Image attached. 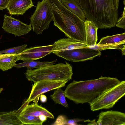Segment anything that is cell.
Returning <instances> with one entry per match:
<instances>
[{
	"mask_svg": "<svg viewBox=\"0 0 125 125\" xmlns=\"http://www.w3.org/2000/svg\"><path fill=\"white\" fill-rule=\"evenodd\" d=\"M57 61L55 60L52 61L42 62L38 61H24L22 63L16 64L14 67L17 68L26 67L27 68L37 69L44 66L54 64Z\"/></svg>",
	"mask_w": 125,
	"mask_h": 125,
	"instance_id": "d6986e66",
	"label": "cell"
},
{
	"mask_svg": "<svg viewBox=\"0 0 125 125\" xmlns=\"http://www.w3.org/2000/svg\"><path fill=\"white\" fill-rule=\"evenodd\" d=\"M53 47V44L25 48L17 54L18 60L24 61H34L43 58L52 53Z\"/></svg>",
	"mask_w": 125,
	"mask_h": 125,
	"instance_id": "30bf717a",
	"label": "cell"
},
{
	"mask_svg": "<svg viewBox=\"0 0 125 125\" xmlns=\"http://www.w3.org/2000/svg\"><path fill=\"white\" fill-rule=\"evenodd\" d=\"M30 24L37 35L41 34L48 29L53 16L50 7L46 0L38 2L35 10L30 18Z\"/></svg>",
	"mask_w": 125,
	"mask_h": 125,
	"instance_id": "8992f818",
	"label": "cell"
},
{
	"mask_svg": "<svg viewBox=\"0 0 125 125\" xmlns=\"http://www.w3.org/2000/svg\"><path fill=\"white\" fill-rule=\"evenodd\" d=\"M39 117L40 120L43 122L47 119V117L46 116L43 115H40Z\"/></svg>",
	"mask_w": 125,
	"mask_h": 125,
	"instance_id": "f1b7e54d",
	"label": "cell"
},
{
	"mask_svg": "<svg viewBox=\"0 0 125 125\" xmlns=\"http://www.w3.org/2000/svg\"><path fill=\"white\" fill-rule=\"evenodd\" d=\"M125 41H123L116 43L105 44L98 45L97 44L89 46V48L98 50L99 51L110 49H115L121 50L123 47V44H125Z\"/></svg>",
	"mask_w": 125,
	"mask_h": 125,
	"instance_id": "603a6c76",
	"label": "cell"
},
{
	"mask_svg": "<svg viewBox=\"0 0 125 125\" xmlns=\"http://www.w3.org/2000/svg\"><path fill=\"white\" fill-rule=\"evenodd\" d=\"M68 81L43 80L34 83L28 98L29 103L32 101L38 104L41 94L49 91L64 86Z\"/></svg>",
	"mask_w": 125,
	"mask_h": 125,
	"instance_id": "ba28073f",
	"label": "cell"
},
{
	"mask_svg": "<svg viewBox=\"0 0 125 125\" xmlns=\"http://www.w3.org/2000/svg\"><path fill=\"white\" fill-rule=\"evenodd\" d=\"M2 27L5 32L13 34L15 37L26 35L32 29L30 24H25L11 16H9L6 14L4 15Z\"/></svg>",
	"mask_w": 125,
	"mask_h": 125,
	"instance_id": "9c48e42d",
	"label": "cell"
},
{
	"mask_svg": "<svg viewBox=\"0 0 125 125\" xmlns=\"http://www.w3.org/2000/svg\"><path fill=\"white\" fill-rule=\"evenodd\" d=\"M119 0H114L115 5L117 8H118Z\"/></svg>",
	"mask_w": 125,
	"mask_h": 125,
	"instance_id": "f546056e",
	"label": "cell"
},
{
	"mask_svg": "<svg viewBox=\"0 0 125 125\" xmlns=\"http://www.w3.org/2000/svg\"><path fill=\"white\" fill-rule=\"evenodd\" d=\"M10 0H0V10L7 9Z\"/></svg>",
	"mask_w": 125,
	"mask_h": 125,
	"instance_id": "4316f807",
	"label": "cell"
},
{
	"mask_svg": "<svg viewBox=\"0 0 125 125\" xmlns=\"http://www.w3.org/2000/svg\"><path fill=\"white\" fill-rule=\"evenodd\" d=\"M3 88H0V94L3 90Z\"/></svg>",
	"mask_w": 125,
	"mask_h": 125,
	"instance_id": "1f68e13d",
	"label": "cell"
},
{
	"mask_svg": "<svg viewBox=\"0 0 125 125\" xmlns=\"http://www.w3.org/2000/svg\"><path fill=\"white\" fill-rule=\"evenodd\" d=\"M27 45L25 44L16 47L11 48L0 51V54H18L25 49Z\"/></svg>",
	"mask_w": 125,
	"mask_h": 125,
	"instance_id": "cb8c5ba5",
	"label": "cell"
},
{
	"mask_svg": "<svg viewBox=\"0 0 125 125\" xmlns=\"http://www.w3.org/2000/svg\"><path fill=\"white\" fill-rule=\"evenodd\" d=\"M22 105L17 110L0 112V125H22L18 117L20 113L24 108Z\"/></svg>",
	"mask_w": 125,
	"mask_h": 125,
	"instance_id": "5bb4252c",
	"label": "cell"
},
{
	"mask_svg": "<svg viewBox=\"0 0 125 125\" xmlns=\"http://www.w3.org/2000/svg\"><path fill=\"white\" fill-rule=\"evenodd\" d=\"M24 73L28 80L34 83L43 80L69 81L73 74L72 68L67 62L44 66L34 69L27 68Z\"/></svg>",
	"mask_w": 125,
	"mask_h": 125,
	"instance_id": "277c9868",
	"label": "cell"
},
{
	"mask_svg": "<svg viewBox=\"0 0 125 125\" xmlns=\"http://www.w3.org/2000/svg\"><path fill=\"white\" fill-rule=\"evenodd\" d=\"M51 8L54 25L66 36L85 44L84 21L66 8L60 0H46Z\"/></svg>",
	"mask_w": 125,
	"mask_h": 125,
	"instance_id": "7a4b0ae2",
	"label": "cell"
},
{
	"mask_svg": "<svg viewBox=\"0 0 125 125\" xmlns=\"http://www.w3.org/2000/svg\"><path fill=\"white\" fill-rule=\"evenodd\" d=\"M18 117L24 125H42L43 122L40 120L39 117L19 113Z\"/></svg>",
	"mask_w": 125,
	"mask_h": 125,
	"instance_id": "7402d4cb",
	"label": "cell"
},
{
	"mask_svg": "<svg viewBox=\"0 0 125 125\" xmlns=\"http://www.w3.org/2000/svg\"><path fill=\"white\" fill-rule=\"evenodd\" d=\"M85 30L86 44L87 46L97 44L98 28L92 21L86 19L84 21Z\"/></svg>",
	"mask_w": 125,
	"mask_h": 125,
	"instance_id": "2e32d148",
	"label": "cell"
},
{
	"mask_svg": "<svg viewBox=\"0 0 125 125\" xmlns=\"http://www.w3.org/2000/svg\"><path fill=\"white\" fill-rule=\"evenodd\" d=\"M120 81L116 78L102 76L95 79L73 80L67 85L64 91L65 96L76 104H90Z\"/></svg>",
	"mask_w": 125,
	"mask_h": 125,
	"instance_id": "6da1fadb",
	"label": "cell"
},
{
	"mask_svg": "<svg viewBox=\"0 0 125 125\" xmlns=\"http://www.w3.org/2000/svg\"><path fill=\"white\" fill-rule=\"evenodd\" d=\"M20 113L37 117L43 115L47 118H54L53 115L46 108L34 103L31 104L27 105Z\"/></svg>",
	"mask_w": 125,
	"mask_h": 125,
	"instance_id": "9a60e30c",
	"label": "cell"
},
{
	"mask_svg": "<svg viewBox=\"0 0 125 125\" xmlns=\"http://www.w3.org/2000/svg\"><path fill=\"white\" fill-rule=\"evenodd\" d=\"M68 9L84 21L86 20L85 15L80 5L75 0H60Z\"/></svg>",
	"mask_w": 125,
	"mask_h": 125,
	"instance_id": "e0dca14e",
	"label": "cell"
},
{
	"mask_svg": "<svg viewBox=\"0 0 125 125\" xmlns=\"http://www.w3.org/2000/svg\"><path fill=\"white\" fill-rule=\"evenodd\" d=\"M121 50L122 55H125V44L123 45V47Z\"/></svg>",
	"mask_w": 125,
	"mask_h": 125,
	"instance_id": "4dcf8cb0",
	"label": "cell"
},
{
	"mask_svg": "<svg viewBox=\"0 0 125 125\" xmlns=\"http://www.w3.org/2000/svg\"><path fill=\"white\" fill-rule=\"evenodd\" d=\"M125 94V81L107 91L90 104L92 111L112 108Z\"/></svg>",
	"mask_w": 125,
	"mask_h": 125,
	"instance_id": "5b68a950",
	"label": "cell"
},
{
	"mask_svg": "<svg viewBox=\"0 0 125 125\" xmlns=\"http://www.w3.org/2000/svg\"><path fill=\"white\" fill-rule=\"evenodd\" d=\"M84 11L86 18L98 29L110 28L116 26L118 19V9L114 0H75Z\"/></svg>",
	"mask_w": 125,
	"mask_h": 125,
	"instance_id": "3957f363",
	"label": "cell"
},
{
	"mask_svg": "<svg viewBox=\"0 0 125 125\" xmlns=\"http://www.w3.org/2000/svg\"><path fill=\"white\" fill-rule=\"evenodd\" d=\"M125 41V33L112 36H108L102 38L98 45L111 44Z\"/></svg>",
	"mask_w": 125,
	"mask_h": 125,
	"instance_id": "44dd1931",
	"label": "cell"
},
{
	"mask_svg": "<svg viewBox=\"0 0 125 125\" xmlns=\"http://www.w3.org/2000/svg\"><path fill=\"white\" fill-rule=\"evenodd\" d=\"M33 6L32 0H10L7 9L11 15H23Z\"/></svg>",
	"mask_w": 125,
	"mask_h": 125,
	"instance_id": "4fadbf2b",
	"label": "cell"
},
{
	"mask_svg": "<svg viewBox=\"0 0 125 125\" xmlns=\"http://www.w3.org/2000/svg\"><path fill=\"white\" fill-rule=\"evenodd\" d=\"M18 60L17 54H0V69L5 71L11 69Z\"/></svg>",
	"mask_w": 125,
	"mask_h": 125,
	"instance_id": "ac0fdd59",
	"label": "cell"
},
{
	"mask_svg": "<svg viewBox=\"0 0 125 125\" xmlns=\"http://www.w3.org/2000/svg\"><path fill=\"white\" fill-rule=\"evenodd\" d=\"M76 122L75 119H67L64 116L60 115L58 116L55 121L51 125H74Z\"/></svg>",
	"mask_w": 125,
	"mask_h": 125,
	"instance_id": "d4e9b609",
	"label": "cell"
},
{
	"mask_svg": "<svg viewBox=\"0 0 125 125\" xmlns=\"http://www.w3.org/2000/svg\"><path fill=\"white\" fill-rule=\"evenodd\" d=\"M40 102L42 103H44L47 101V97L45 95L42 94L40 96Z\"/></svg>",
	"mask_w": 125,
	"mask_h": 125,
	"instance_id": "83f0119b",
	"label": "cell"
},
{
	"mask_svg": "<svg viewBox=\"0 0 125 125\" xmlns=\"http://www.w3.org/2000/svg\"><path fill=\"white\" fill-rule=\"evenodd\" d=\"M52 53H54L66 50H70L80 47L87 46L86 44L71 38H63L55 41Z\"/></svg>",
	"mask_w": 125,
	"mask_h": 125,
	"instance_id": "7c38bea8",
	"label": "cell"
},
{
	"mask_svg": "<svg viewBox=\"0 0 125 125\" xmlns=\"http://www.w3.org/2000/svg\"><path fill=\"white\" fill-rule=\"evenodd\" d=\"M125 6L124 7V10L122 16L118 19L116 26L119 28L125 29Z\"/></svg>",
	"mask_w": 125,
	"mask_h": 125,
	"instance_id": "484cf974",
	"label": "cell"
},
{
	"mask_svg": "<svg viewBox=\"0 0 125 125\" xmlns=\"http://www.w3.org/2000/svg\"><path fill=\"white\" fill-rule=\"evenodd\" d=\"M61 87L54 90V93L50 95L51 98L56 104H60L65 107H68L65 96L64 91Z\"/></svg>",
	"mask_w": 125,
	"mask_h": 125,
	"instance_id": "ffe728a7",
	"label": "cell"
},
{
	"mask_svg": "<svg viewBox=\"0 0 125 125\" xmlns=\"http://www.w3.org/2000/svg\"><path fill=\"white\" fill-rule=\"evenodd\" d=\"M100 51L86 47L65 50L54 54L67 61L77 62L92 60L95 57L101 55Z\"/></svg>",
	"mask_w": 125,
	"mask_h": 125,
	"instance_id": "52a82bcc",
	"label": "cell"
},
{
	"mask_svg": "<svg viewBox=\"0 0 125 125\" xmlns=\"http://www.w3.org/2000/svg\"><path fill=\"white\" fill-rule=\"evenodd\" d=\"M97 125H125V114L113 110L102 112L99 115Z\"/></svg>",
	"mask_w": 125,
	"mask_h": 125,
	"instance_id": "8fae6325",
	"label": "cell"
}]
</instances>
